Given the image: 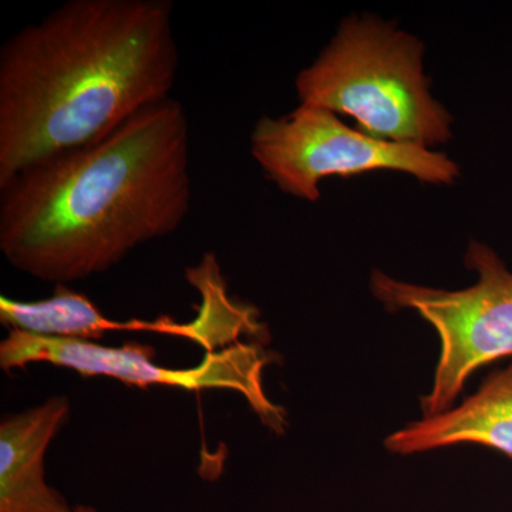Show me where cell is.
I'll use <instances>...</instances> for the list:
<instances>
[{"label":"cell","mask_w":512,"mask_h":512,"mask_svg":"<svg viewBox=\"0 0 512 512\" xmlns=\"http://www.w3.org/2000/svg\"><path fill=\"white\" fill-rule=\"evenodd\" d=\"M170 0H69L0 49V185L170 99Z\"/></svg>","instance_id":"2"},{"label":"cell","mask_w":512,"mask_h":512,"mask_svg":"<svg viewBox=\"0 0 512 512\" xmlns=\"http://www.w3.org/2000/svg\"><path fill=\"white\" fill-rule=\"evenodd\" d=\"M423 46L376 18L346 19L296 79L303 106L345 114L377 140L430 148L451 138L453 117L431 96Z\"/></svg>","instance_id":"3"},{"label":"cell","mask_w":512,"mask_h":512,"mask_svg":"<svg viewBox=\"0 0 512 512\" xmlns=\"http://www.w3.org/2000/svg\"><path fill=\"white\" fill-rule=\"evenodd\" d=\"M70 413L69 400L52 397L0 423V512H73L45 480V456Z\"/></svg>","instance_id":"7"},{"label":"cell","mask_w":512,"mask_h":512,"mask_svg":"<svg viewBox=\"0 0 512 512\" xmlns=\"http://www.w3.org/2000/svg\"><path fill=\"white\" fill-rule=\"evenodd\" d=\"M478 444L512 457V362L484 380L460 406L407 424L384 440L400 456Z\"/></svg>","instance_id":"8"},{"label":"cell","mask_w":512,"mask_h":512,"mask_svg":"<svg viewBox=\"0 0 512 512\" xmlns=\"http://www.w3.org/2000/svg\"><path fill=\"white\" fill-rule=\"evenodd\" d=\"M10 318L13 325L23 332L52 338L96 342L107 332L128 330L180 336L198 343L204 349L211 343L210 328L201 316H197L190 323H177L170 318H161L154 322L136 319L117 322L106 318L86 295L74 292L67 285H56L50 298L16 302Z\"/></svg>","instance_id":"9"},{"label":"cell","mask_w":512,"mask_h":512,"mask_svg":"<svg viewBox=\"0 0 512 512\" xmlns=\"http://www.w3.org/2000/svg\"><path fill=\"white\" fill-rule=\"evenodd\" d=\"M153 346L131 342L120 348L87 340L40 336L10 329L0 343V367L5 372L25 369L32 363L67 367L83 376H109L131 386H171L185 390H234L247 399L259 420L268 429L282 434L286 414L266 396L262 372L269 359L256 345L235 343L207 353L201 365L190 369H170L154 362Z\"/></svg>","instance_id":"6"},{"label":"cell","mask_w":512,"mask_h":512,"mask_svg":"<svg viewBox=\"0 0 512 512\" xmlns=\"http://www.w3.org/2000/svg\"><path fill=\"white\" fill-rule=\"evenodd\" d=\"M73 512H97L93 507H87V505H77L73 508Z\"/></svg>","instance_id":"10"},{"label":"cell","mask_w":512,"mask_h":512,"mask_svg":"<svg viewBox=\"0 0 512 512\" xmlns=\"http://www.w3.org/2000/svg\"><path fill=\"white\" fill-rule=\"evenodd\" d=\"M191 201L190 121L170 97L0 185V251L23 274L67 285L173 234Z\"/></svg>","instance_id":"1"},{"label":"cell","mask_w":512,"mask_h":512,"mask_svg":"<svg viewBox=\"0 0 512 512\" xmlns=\"http://www.w3.org/2000/svg\"><path fill=\"white\" fill-rule=\"evenodd\" d=\"M466 265L478 281L460 291L402 282L373 271L370 288L389 311L413 309L436 329L440 356L433 386L420 399L424 417L454 407L480 367L512 356V274L493 249L473 241Z\"/></svg>","instance_id":"4"},{"label":"cell","mask_w":512,"mask_h":512,"mask_svg":"<svg viewBox=\"0 0 512 512\" xmlns=\"http://www.w3.org/2000/svg\"><path fill=\"white\" fill-rule=\"evenodd\" d=\"M251 153L279 190L309 202L319 200L323 178L392 170L423 183L448 185L460 175L457 164L444 154L377 140L346 126L332 111L303 104L281 119L256 121Z\"/></svg>","instance_id":"5"}]
</instances>
